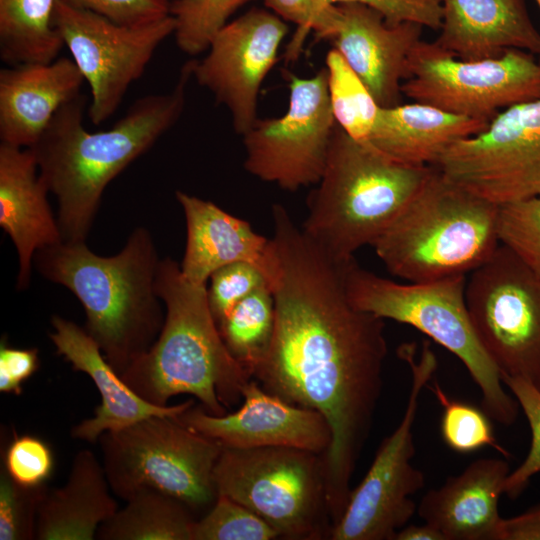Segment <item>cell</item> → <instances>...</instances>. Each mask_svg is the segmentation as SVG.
<instances>
[{
    "label": "cell",
    "instance_id": "obj_1",
    "mask_svg": "<svg viewBox=\"0 0 540 540\" xmlns=\"http://www.w3.org/2000/svg\"><path fill=\"white\" fill-rule=\"evenodd\" d=\"M273 264L267 279L275 305L269 351L252 379L288 403L327 421L323 454L332 524L341 518L350 481L369 437L387 356L384 319L350 302L348 261L310 239L280 204L272 207Z\"/></svg>",
    "mask_w": 540,
    "mask_h": 540
},
{
    "label": "cell",
    "instance_id": "obj_2",
    "mask_svg": "<svg viewBox=\"0 0 540 540\" xmlns=\"http://www.w3.org/2000/svg\"><path fill=\"white\" fill-rule=\"evenodd\" d=\"M191 79L188 61L170 91L137 99L107 130L85 128L82 94L58 110L30 149L43 182L56 197L64 242H86L106 187L176 124Z\"/></svg>",
    "mask_w": 540,
    "mask_h": 540
},
{
    "label": "cell",
    "instance_id": "obj_3",
    "mask_svg": "<svg viewBox=\"0 0 540 540\" xmlns=\"http://www.w3.org/2000/svg\"><path fill=\"white\" fill-rule=\"evenodd\" d=\"M160 260L150 231L139 226L115 255H98L86 242L62 241L37 251L33 265L79 300L84 329L121 375L162 330L165 307L156 292Z\"/></svg>",
    "mask_w": 540,
    "mask_h": 540
},
{
    "label": "cell",
    "instance_id": "obj_4",
    "mask_svg": "<svg viewBox=\"0 0 540 540\" xmlns=\"http://www.w3.org/2000/svg\"><path fill=\"white\" fill-rule=\"evenodd\" d=\"M156 292L165 307L162 330L121 377L152 404L167 406L171 397L190 394L209 414H226L252 378L222 339L207 284L188 281L180 263L166 257L159 262Z\"/></svg>",
    "mask_w": 540,
    "mask_h": 540
},
{
    "label": "cell",
    "instance_id": "obj_5",
    "mask_svg": "<svg viewBox=\"0 0 540 540\" xmlns=\"http://www.w3.org/2000/svg\"><path fill=\"white\" fill-rule=\"evenodd\" d=\"M432 168L402 164L336 125L302 230L333 258L348 261L388 228Z\"/></svg>",
    "mask_w": 540,
    "mask_h": 540
},
{
    "label": "cell",
    "instance_id": "obj_6",
    "mask_svg": "<svg viewBox=\"0 0 540 540\" xmlns=\"http://www.w3.org/2000/svg\"><path fill=\"white\" fill-rule=\"evenodd\" d=\"M432 167L421 188L371 245L392 275L409 282L467 276L500 245V206Z\"/></svg>",
    "mask_w": 540,
    "mask_h": 540
},
{
    "label": "cell",
    "instance_id": "obj_7",
    "mask_svg": "<svg viewBox=\"0 0 540 540\" xmlns=\"http://www.w3.org/2000/svg\"><path fill=\"white\" fill-rule=\"evenodd\" d=\"M466 275L398 283L363 267L353 258L346 266L348 298L356 308L382 319L410 325L454 354L482 393L486 414L512 425L519 411L503 388L500 372L482 347L466 304Z\"/></svg>",
    "mask_w": 540,
    "mask_h": 540
},
{
    "label": "cell",
    "instance_id": "obj_8",
    "mask_svg": "<svg viewBox=\"0 0 540 540\" xmlns=\"http://www.w3.org/2000/svg\"><path fill=\"white\" fill-rule=\"evenodd\" d=\"M221 446L213 471L217 495L257 514L280 538L330 539L323 454L290 447Z\"/></svg>",
    "mask_w": 540,
    "mask_h": 540
},
{
    "label": "cell",
    "instance_id": "obj_9",
    "mask_svg": "<svg viewBox=\"0 0 540 540\" xmlns=\"http://www.w3.org/2000/svg\"><path fill=\"white\" fill-rule=\"evenodd\" d=\"M111 491L125 501L142 490L174 497L195 514L217 498L213 471L222 446L180 423L151 416L98 439Z\"/></svg>",
    "mask_w": 540,
    "mask_h": 540
},
{
    "label": "cell",
    "instance_id": "obj_10",
    "mask_svg": "<svg viewBox=\"0 0 540 540\" xmlns=\"http://www.w3.org/2000/svg\"><path fill=\"white\" fill-rule=\"evenodd\" d=\"M411 371V389L403 417L381 442L359 485L351 489L347 506L331 529L332 540H394L417 507L411 496L424 487L425 477L411 460L415 454L412 427L421 391L431 380L437 360L426 342L419 359L413 345L400 348Z\"/></svg>",
    "mask_w": 540,
    "mask_h": 540
},
{
    "label": "cell",
    "instance_id": "obj_11",
    "mask_svg": "<svg viewBox=\"0 0 540 540\" xmlns=\"http://www.w3.org/2000/svg\"><path fill=\"white\" fill-rule=\"evenodd\" d=\"M402 94L417 103L490 122L511 106L540 99V61L509 49L497 58L467 61L421 40Z\"/></svg>",
    "mask_w": 540,
    "mask_h": 540
},
{
    "label": "cell",
    "instance_id": "obj_12",
    "mask_svg": "<svg viewBox=\"0 0 540 540\" xmlns=\"http://www.w3.org/2000/svg\"><path fill=\"white\" fill-rule=\"evenodd\" d=\"M466 304L474 331L500 375L540 377V278L508 247L469 274Z\"/></svg>",
    "mask_w": 540,
    "mask_h": 540
},
{
    "label": "cell",
    "instance_id": "obj_13",
    "mask_svg": "<svg viewBox=\"0 0 540 540\" xmlns=\"http://www.w3.org/2000/svg\"><path fill=\"white\" fill-rule=\"evenodd\" d=\"M289 104L277 118L257 119L243 135L244 167L288 191L317 184L336 127L326 68L311 77L288 75Z\"/></svg>",
    "mask_w": 540,
    "mask_h": 540
},
{
    "label": "cell",
    "instance_id": "obj_14",
    "mask_svg": "<svg viewBox=\"0 0 540 540\" xmlns=\"http://www.w3.org/2000/svg\"><path fill=\"white\" fill-rule=\"evenodd\" d=\"M434 167L498 206L540 197V99L504 109L484 131L451 145Z\"/></svg>",
    "mask_w": 540,
    "mask_h": 540
},
{
    "label": "cell",
    "instance_id": "obj_15",
    "mask_svg": "<svg viewBox=\"0 0 540 540\" xmlns=\"http://www.w3.org/2000/svg\"><path fill=\"white\" fill-rule=\"evenodd\" d=\"M54 25L89 85L88 116L99 125L119 107L160 44L174 34L171 14L143 25H121L57 1Z\"/></svg>",
    "mask_w": 540,
    "mask_h": 540
},
{
    "label": "cell",
    "instance_id": "obj_16",
    "mask_svg": "<svg viewBox=\"0 0 540 540\" xmlns=\"http://www.w3.org/2000/svg\"><path fill=\"white\" fill-rule=\"evenodd\" d=\"M287 33L288 26L279 16L253 8L230 20L212 38L205 55L190 61L192 78L227 108L239 135L258 119L261 86Z\"/></svg>",
    "mask_w": 540,
    "mask_h": 540
},
{
    "label": "cell",
    "instance_id": "obj_17",
    "mask_svg": "<svg viewBox=\"0 0 540 540\" xmlns=\"http://www.w3.org/2000/svg\"><path fill=\"white\" fill-rule=\"evenodd\" d=\"M242 400L232 413L212 415L194 404L176 419L223 446L290 447L318 454L328 450L331 430L319 412L286 402L254 379L245 385Z\"/></svg>",
    "mask_w": 540,
    "mask_h": 540
},
{
    "label": "cell",
    "instance_id": "obj_18",
    "mask_svg": "<svg viewBox=\"0 0 540 540\" xmlns=\"http://www.w3.org/2000/svg\"><path fill=\"white\" fill-rule=\"evenodd\" d=\"M340 22L329 38L380 107L401 104L402 84L411 77L410 59L423 26L390 24L377 10L359 3L337 4Z\"/></svg>",
    "mask_w": 540,
    "mask_h": 540
},
{
    "label": "cell",
    "instance_id": "obj_19",
    "mask_svg": "<svg viewBox=\"0 0 540 540\" xmlns=\"http://www.w3.org/2000/svg\"><path fill=\"white\" fill-rule=\"evenodd\" d=\"M51 325L53 332L49 337L56 352L73 370L87 374L101 396L94 416L71 429L74 439L96 443L104 432L125 428L151 416L177 417L195 404L190 399L177 405L158 406L144 400L108 363L84 327L58 315L51 317Z\"/></svg>",
    "mask_w": 540,
    "mask_h": 540
},
{
    "label": "cell",
    "instance_id": "obj_20",
    "mask_svg": "<svg viewBox=\"0 0 540 540\" xmlns=\"http://www.w3.org/2000/svg\"><path fill=\"white\" fill-rule=\"evenodd\" d=\"M85 82L72 58L22 63L0 70L1 143L31 148L58 110L78 97Z\"/></svg>",
    "mask_w": 540,
    "mask_h": 540
},
{
    "label": "cell",
    "instance_id": "obj_21",
    "mask_svg": "<svg viewBox=\"0 0 540 540\" xmlns=\"http://www.w3.org/2000/svg\"><path fill=\"white\" fill-rule=\"evenodd\" d=\"M49 193L31 149L0 143V226L17 251L20 291L30 286L35 253L63 241Z\"/></svg>",
    "mask_w": 540,
    "mask_h": 540
},
{
    "label": "cell",
    "instance_id": "obj_22",
    "mask_svg": "<svg viewBox=\"0 0 540 540\" xmlns=\"http://www.w3.org/2000/svg\"><path fill=\"white\" fill-rule=\"evenodd\" d=\"M175 196L186 223V247L180 269L188 281L206 285L216 270L237 262L255 265L267 280L273 263L271 238L258 234L248 221L211 201L181 190Z\"/></svg>",
    "mask_w": 540,
    "mask_h": 540
},
{
    "label": "cell",
    "instance_id": "obj_23",
    "mask_svg": "<svg viewBox=\"0 0 540 540\" xmlns=\"http://www.w3.org/2000/svg\"><path fill=\"white\" fill-rule=\"evenodd\" d=\"M440 33L433 41L467 61L502 56L509 49L540 54V33L525 0H441Z\"/></svg>",
    "mask_w": 540,
    "mask_h": 540
},
{
    "label": "cell",
    "instance_id": "obj_24",
    "mask_svg": "<svg viewBox=\"0 0 540 540\" xmlns=\"http://www.w3.org/2000/svg\"><path fill=\"white\" fill-rule=\"evenodd\" d=\"M509 473L503 459H478L439 488L426 492L418 514L445 540H494L502 519L498 502Z\"/></svg>",
    "mask_w": 540,
    "mask_h": 540
},
{
    "label": "cell",
    "instance_id": "obj_25",
    "mask_svg": "<svg viewBox=\"0 0 540 540\" xmlns=\"http://www.w3.org/2000/svg\"><path fill=\"white\" fill-rule=\"evenodd\" d=\"M488 122L422 104L380 107L369 142L409 166H434L454 143L484 131Z\"/></svg>",
    "mask_w": 540,
    "mask_h": 540
},
{
    "label": "cell",
    "instance_id": "obj_26",
    "mask_svg": "<svg viewBox=\"0 0 540 540\" xmlns=\"http://www.w3.org/2000/svg\"><path fill=\"white\" fill-rule=\"evenodd\" d=\"M106 473L89 449L77 452L66 483L47 489L38 509L35 539L93 540L118 510Z\"/></svg>",
    "mask_w": 540,
    "mask_h": 540
},
{
    "label": "cell",
    "instance_id": "obj_27",
    "mask_svg": "<svg viewBox=\"0 0 540 540\" xmlns=\"http://www.w3.org/2000/svg\"><path fill=\"white\" fill-rule=\"evenodd\" d=\"M58 0H0V58L7 65L49 63L64 46L54 25Z\"/></svg>",
    "mask_w": 540,
    "mask_h": 540
},
{
    "label": "cell",
    "instance_id": "obj_28",
    "mask_svg": "<svg viewBox=\"0 0 540 540\" xmlns=\"http://www.w3.org/2000/svg\"><path fill=\"white\" fill-rule=\"evenodd\" d=\"M100 525L101 540H192L194 513L180 500L142 490Z\"/></svg>",
    "mask_w": 540,
    "mask_h": 540
},
{
    "label": "cell",
    "instance_id": "obj_29",
    "mask_svg": "<svg viewBox=\"0 0 540 540\" xmlns=\"http://www.w3.org/2000/svg\"><path fill=\"white\" fill-rule=\"evenodd\" d=\"M274 326V297L268 285L243 299L218 324L227 349L251 378L269 351Z\"/></svg>",
    "mask_w": 540,
    "mask_h": 540
},
{
    "label": "cell",
    "instance_id": "obj_30",
    "mask_svg": "<svg viewBox=\"0 0 540 540\" xmlns=\"http://www.w3.org/2000/svg\"><path fill=\"white\" fill-rule=\"evenodd\" d=\"M325 62L336 124L353 139L367 142L380 106L336 49L327 53Z\"/></svg>",
    "mask_w": 540,
    "mask_h": 540
},
{
    "label": "cell",
    "instance_id": "obj_31",
    "mask_svg": "<svg viewBox=\"0 0 540 540\" xmlns=\"http://www.w3.org/2000/svg\"><path fill=\"white\" fill-rule=\"evenodd\" d=\"M251 0H172L170 14L175 20L178 48L196 56L205 52L215 34L230 17Z\"/></svg>",
    "mask_w": 540,
    "mask_h": 540
},
{
    "label": "cell",
    "instance_id": "obj_32",
    "mask_svg": "<svg viewBox=\"0 0 540 540\" xmlns=\"http://www.w3.org/2000/svg\"><path fill=\"white\" fill-rule=\"evenodd\" d=\"M443 407L441 436L445 444L459 453H470L491 446L505 457L509 453L498 444L489 416L481 409L450 398L436 382L428 386Z\"/></svg>",
    "mask_w": 540,
    "mask_h": 540
},
{
    "label": "cell",
    "instance_id": "obj_33",
    "mask_svg": "<svg viewBox=\"0 0 540 540\" xmlns=\"http://www.w3.org/2000/svg\"><path fill=\"white\" fill-rule=\"evenodd\" d=\"M277 532L242 504L218 495L211 508L196 519L192 540H272Z\"/></svg>",
    "mask_w": 540,
    "mask_h": 540
},
{
    "label": "cell",
    "instance_id": "obj_34",
    "mask_svg": "<svg viewBox=\"0 0 540 540\" xmlns=\"http://www.w3.org/2000/svg\"><path fill=\"white\" fill-rule=\"evenodd\" d=\"M498 235L540 278V197L500 206Z\"/></svg>",
    "mask_w": 540,
    "mask_h": 540
},
{
    "label": "cell",
    "instance_id": "obj_35",
    "mask_svg": "<svg viewBox=\"0 0 540 540\" xmlns=\"http://www.w3.org/2000/svg\"><path fill=\"white\" fill-rule=\"evenodd\" d=\"M47 489L46 484L24 487L1 468L0 540L35 539L38 509Z\"/></svg>",
    "mask_w": 540,
    "mask_h": 540
},
{
    "label": "cell",
    "instance_id": "obj_36",
    "mask_svg": "<svg viewBox=\"0 0 540 540\" xmlns=\"http://www.w3.org/2000/svg\"><path fill=\"white\" fill-rule=\"evenodd\" d=\"M501 379L522 409L531 430V445L526 458L508 474L504 483V494L515 499L540 472V390L533 381L523 377L501 375Z\"/></svg>",
    "mask_w": 540,
    "mask_h": 540
},
{
    "label": "cell",
    "instance_id": "obj_37",
    "mask_svg": "<svg viewBox=\"0 0 540 540\" xmlns=\"http://www.w3.org/2000/svg\"><path fill=\"white\" fill-rule=\"evenodd\" d=\"M265 6L283 19L294 23L297 31L287 51L292 59L299 53L303 39L310 32L328 39L336 32L340 22L337 5H328L324 0H263Z\"/></svg>",
    "mask_w": 540,
    "mask_h": 540
},
{
    "label": "cell",
    "instance_id": "obj_38",
    "mask_svg": "<svg viewBox=\"0 0 540 540\" xmlns=\"http://www.w3.org/2000/svg\"><path fill=\"white\" fill-rule=\"evenodd\" d=\"M208 303L217 325L258 288L268 285L264 274L255 265L232 263L216 270L209 278Z\"/></svg>",
    "mask_w": 540,
    "mask_h": 540
},
{
    "label": "cell",
    "instance_id": "obj_39",
    "mask_svg": "<svg viewBox=\"0 0 540 540\" xmlns=\"http://www.w3.org/2000/svg\"><path fill=\"white\" fill-rule=\"evenodd\" d=\"M3 459L2 468L24 487L46 484L55 466L50 446L42 439L28 434H15L5 449Z\"/></svg>",
    "mask_w": 540,
    "mask_h": 540
},
{
    "label": "cell",
    "instance_id": "obj_40",
    "mask_svg": "<svg viewBox=\"0 0 540 540\" xmlns=\"http://www.w3.org/2000/svg\"><path fill=\"white\" fill-rule=\"evenodd\" d=\"M121 25L148 24L170 15L168 0H59Z\"/></svg>",
    "mask_w": 540,
    "mask_h": 540
},
{
    "label": "cell",
    "instance_id": "obj_41",
    "mask_svg": "<svg viewBox=\"0 0 540 540\" xmlns=\"http://www.w3.org/2000/svg\"><path fill=\"white\" fill-rule=\"evenodd\" d=\"M328 5L359 3L380 12L390 24L414 22L438 30L442 22L441 0H324Z\"/></svg>",
    "mask_w": 540,
    "mask_h": 540
},
{
    "label": "cell",
    "instance_id": "obj_42",
    "mask_svg": "<svg viewBox=\"0 0 540 540\" xmlns=\"http://www.w3.org/2000/svg\"><path fill=\"white\" fill-rule=\"evenodd\" d=\"M39 367L37 348L10 347L3 337L0 343V391L20 395L24 381Z\"/></svg>",
    "mask_w": 540,
    "mask_h": 540
},
{
    "label": "cell",
    "instance_id": "obj_43",
    "mask_svg": "<svg viewBox=\"0 0 540 540\" xmlns=\"http://www.w3.org/2000/svg\"><path fill=\"white\" fill-rule=\"evenodd\" d=\"M494 540H540V504L507 519H501Z\"/></svg>",
    "mask_w": 540,
    "mask_h": 540
},
{
    "label": "cell",
    "instance_id": "obj_44",
    "mask_svg": "<svg viewBox=\"0 0 540 540\" xmlns=\"http://www.w3.org/2000/svg\"><path fill=\"white\" fill-rule=\"evenodd\" d=\"M394 540H445V538L436 528L425 522L423 525H405L396 533Z\"/></svg>",
    "mask_w": 540,
    "mask_h": 540
},
{
    "label": "cell",
    "instance_id": "obj_45",
    "mask_svg": "<svg viewBox=\"0 0 540 540\" xmlns=\"http://www.w3.org/2000/svg\"><path fill=\"white\" fill-rule=\"evenodd\" d=\"M534 384L540 390V377L538 378V380Z\"/></svg>",
    "mask_w": 540,
    "mask_h": 540
},
{
    "label": "cell",
    "instance_id": "obj_46",
    "mask_svg": "<svg viewBox=\"0 0 540 540\" xmlns=\"http://www.w3.org/2000/svg\"><path fill=\"white\" fill-rule=\"evenodd\" d=\"M536 1H537L538 5L540 7V0H536ZM539 61H540V54H539Z\"/></svg>",
    "mask_w": 540,
    "mask_h": 540
},
{
    "label": "cell",
    "instance_id": "obj_47",
    "mask_svg": "<svg viewBox=\"0 0 540 540\" xmlns=\"http://www.w3.org/2000/svg\"><path fill=\"white\" fill-rule=\"evenodd\" d=\"M169 2H171L172 0H168Z\"/></svg>",
    "mask_w": 540,
    "mask_h": 540
}]
</instances>
